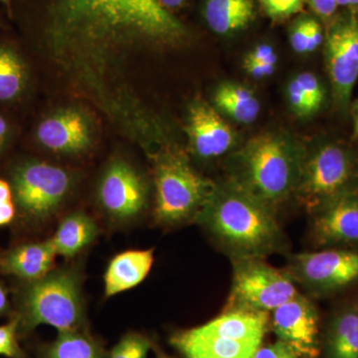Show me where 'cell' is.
Returning a JSON list of instances; mask_svg holds the SVG:
<instances>
[{
  "mask_svg": "<svg viewBox=\"0 0 358 358\" xmlns=\"http://www.w3.org/2000/svg\"><path fill=\"white\" fill-rule=\"evenodd\" d=\"M40 30L60 48L166 46L192 36L188 26L157 0H42Z\"/></svg>",
  "mask_w": 358,
  "mask_h": 358,
  "instance_id": "obj_1",
  "label": "cell"
},
{
  "mask_svg": "<svg viewBox=\"0 0 358 358\" xmlns=\"http://www.w3.org/2000/svg\"><path fill=\"white\" fill-rule=\"evenodd\" d=\"M278 216L268 205L224 178L215 182L195 221L230 261L267 259L289 253V237Z\"/></svg>",
  "mask_w": 358,
  "mask_h": 358,
  "instance_id": "obj_2",
  "label": "cell"
},
{
  "mask_svg": "<svg viewBox=\"0 0 358 358\" xmlns=\"http://www.w3.org/2000/svg\"><path fill=\"white\" fill-rule=\"evenodd\" d=\"M303 155V143L291 136L258 134L229 155L225 178L279 214L296 196Z\"/></svg>",
  "mask_w": 358,
  "mask_h": 358,
  "instance_id": "obj_3",
  "label": "cell"
},
{
  "mask_svg": "<svg viewBox=\"0 0 358 358\" xmlns=\"http://www.w3.org/2000/svg\"><path fill=\"white\" fill-rule=\"evenodd\" d=\"M353 192H358L357 147L348 141L326 136L303 145L294 199L308 213Z\"/></svg>",
  "mask_w": 358,
  "mask_h": 358,
  "instance_id": "obj_4",
  "label": "cell"
},
{
  "mask_svg": "<svg viewBox=\"0 0 358 358\" xmlns=\"http://www.w3.org/2000/svg\"><path fill=\"white\" fill-rule=\"evenodd\" d=\"M270 329V313L227 312L176 331L171 345L185 358H253Z\"/></svg>",
  "mask_w": 358,
  "mask_h": 358,
  "instance_id": "obj_5",
  "label": "cell"
},
{
  "mask_svg": "<svg viewBox=\"0 0 358 358\" xmlns=\"http://www.w3.org/2000/svg\"><path fill=\"white\" fill-rule=\"evenodd\" d=\"M20 336L47 324L61 331L82 329L83 301L79 275L74 271H51L41 279L26 282L18 294Z\"/></svg>",
  "mask_w": 358,
  "mask_h": 358,
  "instance_id": "obj_6",
  "label": "cell"
},
{
  "mask_svg": "<svg viewBox=\"0 0 358 358\" xmlns=\"http://www.w3.org/2000/svg\"><path fill=\"white\" fill-rule=\"evenodd\" d=\"M155 216L164 225L196 220L215 182L195 171L182 155H160L155 169Z\"/></svg>",
  "mask_w": 358,
  "mask_h": 358,
  "instance_id": "obj_7",
  "label": "cell"
},
{
  "mask_svg": "<svg viewBox=\"0 0 358 358\" xmlns=\"http://www.w3.org/2000/svg\"><path fill=\"white\" fill-rule=\"evenodd\" d=\"M232 280L222 312L271 313L300 294L284 268L266 259L231 260Z\"/></svg>",
  "mask_w": 358,
  "mask_h": 358,
  "instance_id": "obj_8",
  "label": "cell"
},
{
  "mask_svg": "<svg viewBox=\"0 0 358 358\" xmlns=\"http://www.w3.org/2000/svg\"><path fill=\"white\" fill-rule=\"evenodd\" d=\"M282 268L310 298H333L357 288L358 248L289 253Z\"/></svg>",
  "mask_w": 358,
  "mask_h": 358,
  "instance_id": "obj_9",
  "label": "cell"
},
{
  "mask_svg": "<svg viewBox=\"0 0 358 358\" xmlns=\"http://www.w3.org/2000/svg\"><path fill=\"white\" fill-rule=\"evenodd\" d=\"M324 46L334 105L346 114L358 79V11H339L326 26Z\"/></svg>",
  "mask_w": 358,
  "mask_h": 358,
  "instance_id": "obj_10",
  "label": "cell"
},
{
  "mask_svg": "<svg viewBox=\"0 0 358 358\" xmlns=\"http://www.w3.org/2000/svg\"><path fill=\"white\" fill-rule=\"evenodd\" d=\"M69 174L60 167L40 162L21 164L13 173V192L21 212L30 219L50 216L65 199Z\"/></svg>",
  "mask_w": 358,
  "mask_h": 358,
  "instance_id": "obj_11",
  "label": "cell"
},
{
  "mask_svg": "<svg viewBox=\"0 0 358 358\" xmlns=\"http://www.w3.org/2000/svg\"><path fill=\"white\" fill-rule=\"evenodd\" d=\"M270 329L278 341L303 358L320 357L322 324L313 299L298 294L270 313Z\"/></svg>",
  "mask_w": 358,
  "mask_h": 358,
  "instance_id": "obj_12",
  "label": "cell"
},
{
  "mask_svg": "<svg viewBox=\"0 0 358 358\" xmlns=\"http://www.w3.org/2000/svg\"><path fill=\"white\" fill-rule=\"evenodd\" d=\"M310 240L315 249L358 248V192L310 212Z\"/></svg>",
  "mask_w": 358,
  "mask_h": 358,
  "instance_id": "obj_13",
  "label": "cell"
},
{
  "mask_svg": "<svg viewBox=\"0 0 358 358\" xmlns=\"http://www.w3.org/2000/svg\"><path fill=\"white\" fill-rule=\"evenodd\" d=\"M192 152L200 159L213 160L232 154L236 136L217 110L208 103L196 102L189 110L187 122Z\"/></svg>",
  "mask_w": 358,
  "mask_h": 358,
  "instance_id": "obj_14",
  "label": "cell"
},
{
  "mask_svg": "<svg viewBox=\"0 0 358 358\" xmlns=\"http://www.w3.org/2000/svg\"><path fill=\"white\" fill-rule=\"evenodd\" d=\"M100 200L110 215L128 219L138 215L145 208L147 190L141 176L131 166L117 162L103 176Z\"/></svg>",
  "mask_w": 358,
  "mask_h": 358,
  "instance_id": "obj_15",
  "label": "cell"
},
{
  "mask_svg": "<svg viewBox=\"0 0 358 358\" xmlns=\"http://www.w3.org/2000/svg\"><path fill=\"white\" fill-rule=\"evenodd\" d=\"M322 358H358V294L333 308L322 329Z\"/></svg>",
  "mask_w": 358,
  "mask_h": 358,
  "instance_id": "obj_16",
  "label": "cell"
},
{
  "mask_svg": "<svg viewBox=\"0 0 358 358\" xmlns=\"http://www.w3.org/2000/svg\"><path fill=\"white\" fill-rule=\"evenodd\" d=\"M37 138L52 152L76 154L88 147L90 129L83 115L67 110L44 120L37 129Z\"/></svg>",
  "mask_w": 358,
  "mask_h": 358,
  "instance_id": "obj_17",
  "label": "cell"
},
{
  "mask_svg": "<svg viewBox=\"0 0 358 358\" xmlns=\"http://www.w3.org/2000/svg\"><path fill=\"white\" fill-rule=\"evenodd\" d=\"M258 7V0H202L200 13L211 32L230 37L255 22Z\"/></svg>",
  "mask_w": 358,
  "mask_h": 358,
  "instance_id": "obj_18",
  "label": "cell"
},
{
  "mask_svg": "<svg viewBox=\"0 0 358 358\" xmlns=\"http://www.w3.org/2000/svg\"><path fill=\"white\" fill-rule=\"evenodd\" d=\"M57 256L51 240L14 247L0 255V273L26 282L51 272Z\"/></svg>",
  "mask_w": 358,
  "mask_h": 358,
  "instance_id": "obj_19",
  "label": "cell"
},
{
  "mask_svg": "<svg viewBox=\"0 0 358 358\" xmlns=\"http://www.w3.org/2000/svg\"><path fill=\"white\" fill-rule=\"evenodd\" d=\"M152 264L154 249L131 250L117 254L103 275L106 296H115L138 286L150 274Z\"/></svg>",
  "mask_w": 358,
  "mask_h": 358,
  "instance_id": "obj_20",
  "label": "cell"
},
{
  "mask_svg": "<svg viewBox=\"0 0 358 358\" xmlns=\"http://www.w3.org/2000/svg\"><path fill=\"white\" fill-rule=\"evenodd\" d=\"M98 227L93 219L81 212L69 214L50 238L57 256L71 258L95 240Z\"/></svg>",
  "mask_w": 358,
  "mask_h": 358,
  "instance_id": "obj_21",
  "label": "cell"
},
{
  "mask_svg": "<svg viewBox=\"0 0 358 358\" xmlns=\"http://www.w3.org/2000/svg\"><path fill=\"white\" fill-rule=\"evenodd\" d=\"M214 103L220 113L240 124H252L258 119L261 105L254 92L236 83L220 85L214 94Z\"/></svg>",
  "mask_w": 358,
  "mask_h": 358,
  "instance_id": "obj_22",
  "label": "cell"
},
{
  "mask_svg": "<svg viewBox=\"0 0 358 358\" xmlns=\"http://www.w3.org/2000/svg\"><path fill=\"white\" fill-rule=\"evenodd\" d=\"M43 358H103L100 345L83 329L61 331L43 352Z\"/></svg>",
  "mask_w": 358,
  "mask_h": 358,
  "instance_id": "obj_23",
  "label": "cell"
},
{
  "mask_svg": "<svg viewBox=\"0 0 358 358\" xmlns=\"http://www.w3.org/2000/svg\"><path fill=\"white\" fill-rule=\"evenodd\" d=\"M27 73L24 63L10 47L0 46V101L18 98L25 88Z\"/></svg>",
  "mask_w": 358,
  "mask_h": 358,
  "instance_id": "obj_24",
  "label": "cell"
},
{
  "mask_svg": "<svg viewBox=\"0 0 358 358\" xmlns=\"http://www.w3.org/2000/svg\"><path fill=\"white\" fill-rule=\"evenodd\" d=\"M326 29L322 21L315 15L301 14L289 29V40L292 48L299 54L312 53L324 45Z\"/></svg>",
  "mask_w": 358,
  "mask_h": 358,
  "instance_id": "obj_25",
  "label": "cell"
},
{
  "mask_svg": "<svg viewBox=\"0 0 358 358\" xmlns=\"http://www.w3.org/2000/svg\"><path fill=\"white\" fill-rule=\"evenodd\" d=\"M154 343L143 334L129 333L120 339L110 358H147Z\"/></svg>",
  "mask_w": 358,
  "mask_h": 358,
  "instance_id": "obj_26",
  "label": "cell"
},
{
  "mask_svg": "<svg viewBox=\"0 0 358 358\" xmlns=\"http://www.w3.org/2000/svg\"><path fill=\"white\" fill-rule=\"evenodd\" d=\"M259 7L274 22H282L300 14L306 0H258Z\"/></svg>",
  "mask_w": 358,
  "mask_h": 358,
  "instance_id": "obj_27",
  "label": "cell"
},
{
  "mask_svg": "<svg viewBox=\"0 0 358 358\" xmlns=\"http://www.w3.org/2000/svg\"><path fill=\"white\" fill-rule=\"evenodd\" d=\"M20 322L14 317L10 322L0 326V357L7 358H28L21 348L20 341Z\"/></svg>",
  "mask_w": 358,
  "mask_h": 358,
  "instance_id": "obj_28",
  "label": "cell"
},
{
  "mask_svg": "<svg viewBox=\"0 0 358 358\" xmlns=\"http://www.w3.org/2000/svg\"><path fill=\"white\" fill-rule=\"evenodd\" d=\"M287 98L292 110L299 117H308L317 114L296 78L288 85Z\"/></svg>",
  "mask_w": 358,
  "mask_h": 358,
  "instance_id": "obj_29",
  "label": "cell"
},
{
  "mask_svg": "<svg viewBox=\"0 0 358 358\" xmlns=\"http://www.w3.org/2000/svg\"><path fill=\"white\" fill-rule=\"evenodd\" d=\"M306 6L324 26L329 25L339 13L336 0H306Z\"/></svg>",
  "mask_w": 358,
  "mask_h": 358,
  "instance_id": "obj_30",
  "label": "cell"
},
{
  "mask_svg": "<svg viewBox=\"0 0 358 358\" xmlns=\"http://www.w3.org/2000/svg\"><path fill=\"white\" fill-rule=\"evenodd\" d=\"M13 192L6 181L0 179V226L11 223L15 216V205L13 201Z\"/></svg>",
  "mask_w": 358,
  "mask_h": 358,
  "instance_id": "obj_31",
  "label": "cell"
},
{
  "mask_svg": "<svg viewBox=\"0 0 358 358\" xmlns=\"http://www.w3.org/2000/svg\"><path fill=\"white\" fill-rule=\"evenodd\" d=\"M253 358H303L289 346L280 341L261 345Z\"/></svg>",
  "mask_w": 358,
  "mask_h": 358,
  "instance_id": "obj_32",
  "label": "cell"
},
{
  "mask_svg": "<svg viewBox=\"0 0 358 358\" xmlns=\"http://www.w3.org/2000/svg\"><path fill=\"white\" fill-rule=\"evenodd\" d=\"M245 61L248 62H278V56L274 47L271 44L261 43L257 45L253 50L250 51Z\"/></svg>",
  "mask_w": 358,
  "mask_h": 358,
  "instance_id": "obj_33",
  "label": "cell"
},
{
  "mask_svg": "<svg viewBox=\"0 0 358 358\" xmlns=\"http://www.w3.org/2000/svg\"><path fill=\"white\" fill-rule=\"evenodd\" d=\"M277 62H248L244 61V68L250 76L261 80L272 76L275 73Z\"/></svg>",
  "mask_w": 358,
  "mask_h": 358,
  "instance_id": "obj_34",
  "label": "cell"
},
{
  "mask_svg": "<svg viewBox=\"0 0 358 358\" xmlns=\"http://www.w3.org/2000/svg\"><path fill=\"white\" fill-rule=\"evenodd\" d=\"M157 1L169 13L176 15V13L182 10L189 4L190 0H157Z\"/></svg>",
  "mask_w": 358,
  "mask_h": 358,
  "instance_id": "obj_35",
  "label": "cell"
},
{
  "mask_svg": "<svg viewBox=\"0 0 358 358\" xmlns=\"http://www.w3.org/2000/svg\"><path fill=\"white\" fill-rule=\"evenodd\" d=\"M10 303H9L8 293L3 285L0 284V317H4L9 313Z\"/></svg>",
  "mask_w": 358,
  "mask_h": 358,
  "instance_id": "obj_36",
  "label": "cell"
},
{
  "mask_svg": "<svg viewBox=\"0 0 358 358\" xmlns=\"http://www.w3.org/2000/svg\"><path fill=\"white\" fill-rule=\"evenodd\" d=\"M9 127L8 124L3 117L0 115V152H1L2 148L6 145L7 138H8Z\"/></svg>",
  "mask_w": 358,
  "mask_h": 358,
  "instance_id": "obj_37",
  "label": "cell"
},
{
  "mask_svg": "<svg viewBox=\"0 0 358 358\" xmlns=\"http://www.w3.org/2000/svg\"><path fill=\"white\" fill-rule=\"evenodd\" d=\"M336 2L343 10L358 11V0H336Z\"/></svg>",
  "mask_w": 358,
  "mask_h": 358,
  "instance_id": "obj_38",
  "label": "cell"
},
{
  "mask_svg": "<svg viewBox=\"0 0 358 358\" xmlns=\"http://www.w3.org/2000/svg\"><path fill=\"white\" fill-rule=\"evenodd\" d=\"M353 115V131L352 136V141H358V100L353 103L352 107Z\"/></svg>",
  "mask_w": 358,
  "mask_h": 358,
  "instance_id": "obj_39",
  "label": "cell"
},
{
  "mask_svg": "<svg viewBox=\"0 0 358 358\" xmlns=\"http://www.w3.org/2000/svg\"><path fill=\"white\" fill-rule=\"evenodd\" d=\"M152 350L155 352V358H174L169 355V353L164 352L159 346L152 345Z\"/></svg>",
  "mask_w": 358,
  "mask_h": 358,
  "instance_id": "obj_40",
  "label": "cell"
},
{
  "mask_svg": "<svg viewBox=\"0 0 358 358\" xmlns=\"http://www.w3.org/2000/svg\"><path fill=\"white\" fill-rule=\"evenodd\" d=\"M14 0H0V3L3 4L6 7L8 15H13V3Z\"/></svg>",
  "mask_w": 358,
  "mask_h": 358,
  "instance_id": "obj_41",
  "label": "cell"
},
{
  "mask_svg": "<svg viewBox=\"0 0 358 358\" xmlns=\"http://www.w3.org/2000/svg\"><path fill=\"white\" fill-rule=\"evenodd\" d=\"M0 25H1V20H0Z\"/></svg>",
  "mask_w": 358,
  "mask_h": 358,
  "instance_id": "obj_42",
  "label": "cell"
}]
</instances>
